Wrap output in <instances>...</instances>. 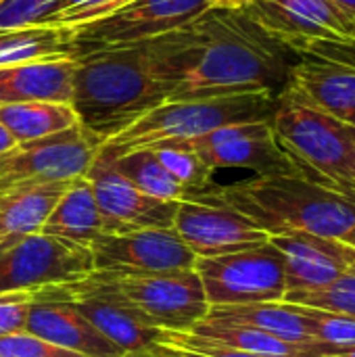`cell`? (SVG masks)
<instances>
[{
    "instance_id": "6",
    "label": "cell",
    "mask_w": 355,
    "mask_h": 357,
    "mask_svg": "<svg viewBox=\"0 0 355 357\" xmlns=\"http://www.w3.org/2000/svg\"><path fill=\"white\" fill-rule=\"evenodd\" d=\"M92 274L161 331L190 333L209 314V303L195 270L165 274L94 270Z\"/></svg>"
},
{
    "instance_id": "38",
    "label": "cell",
    "mask_w": 355,
    "mask_h": 357,
    "mask_svg": "<svg viewBox=\"0 0 355 357\" xmlns=\"http://www.w3.org/2000/svg\"><path fill=\"white\" fill-rule=\"evenodd\" d=\"M328 2H333L337 8H341L349 19L355 21V0H328Z\"/></svg>"
},
{
    "instance_id": "19",
    "label": "cell",
    "mask_w": 355,
    "mask_h": 357,
    "mask_svg": "<svg viewBox=\"0 0 355 357\" xmlns=\"http://www.w3.org/2000/svg\"><path fill=\"white\" fill-rule=\"evenodd\" d=\"M25 331L73 354L86 357H123L75 307L56 301H36L29 307Z\"/></svg>"
},
{
    "instance_id": "4",
    "label": "cell",
    "mask_w": 355,
    "mask_h": 357,
    "mask_svg": "<svg viewBox=\"0 0 355 357\" xmlns=\"http://www.w3.org/2000/svg\"><path fill=\"white\" fill-rule=\"evenodd\" d=\"M270 123L278 144L305 178L355 203V144L343 121L282 88Z\"/></svg>"
},
{
    "instance_id": "13",
    "label": "cell",
    "mask_w": 355,
    "mask_h": 357,
    "mask_svg": "<svg viewBox=\"0 0 355 357\" xmlns=\"http://www.w3.org/2000/svg\"><path fill=\"white\" fill-rule=\"evenodd\" d=\"M92 272L94 259L88 247L36 232L0 255V295L73 282Z\"/></svg>"
},
{
    "instance_id": "34",
    "label": "cell",
    "mask_w": 355,
    "mask_h": 357,
    "mask_svg": "<svg viewBox=\"0 0 355 357\" xmlns=\"http://www.w3.org/2000/svg\"><path fill=\"white\" fill-rule=\"evenodd\" d=\"M128 2L132 0H67V8L59 15L54 25L77 29L86 23L111 15L113 10L121 8Z\"/></svg>"
},
{
    "instance_id": "32",
    "label": "cell",
    "mask_w": 355,
    "mask_h": 357,
    "mask_svg": "<svg viewBox=\"0 0 355 357\" xmlns=\"http://www.w3.org/2000/svg\"><path fill=\"white\" fill-rule=\"evenodd\" d=\"M301 312L310 318L312 331L318 343L328 345H355V316L335 314L326 310L299 305Z\"/></svg>"
},
{
    "instance_id": "22",
    "label": "cell",
    "mask_w": 355,
    "mask_h": 357,
    "mask_svg": "<svg viewBox=\"0 0 355 357\" xmlns=\"http://www.w3.org/2000/svg\"><path fill=\"white\" fill-rule=\"evenodd\" d=\"M69 182L19 186L0 192V255L21 238L42 230Z\"/></svg>"
},
{
    "instance_id": "2",
    "label": "cell",
    "mask_w": 355,
    "mask_h": 357,
    "mask_svg": "<svg viewBox=\"0 0 355 357\" xmlns=\"http://www.w3.org/2000/svg\"><path fill=\"white\" fill-rule=\"evenodd\" d=\"M167 100L144 42L90 48L75 56L71 107L80 126L105 142Z\"/></svg>"
},
{
    "instance_id": "25",
    "label": "cell",
    "mask_w": 355,
    "mask_h": 357,
    "mask_svg": "<svg viewBox=\"0 0 355 357\" xmlns=\"http://www.w3.org/2000/svg\"><path fill=\"white\" fill-rule=\"evenodd\" d=\"M192 335L203 337L211 343L232 347L239 351L255 354L264 357H324V343L299 345L285 339H278L270 333H264L253 326L243 324H226L216 320H203L192 331Z\"/></svg>"
},
{
    "instance_id": "41",
    "label": "cell",
    "mask_w": 355,
    "mask_h": 357,
    "mask_svg": "<svg viewBox=\"0 0 355 357\" xmlns=\"http://www.w3.org/2000/svg\"><path fill=\"white\" fill-rule=\"evenodd\" d=\"M123 357H163L159 351H155V354H142V356H123Z\"/></svg>"
},
{
    "instance_id": "5",
    "label": "cell",
    "mask_w": 355,
    "mask_h": 357,
    "mask_svg": "<svg viewBox=\"0 0 355 357\" xmlns=\"http://www.w3.org/2000/svg\"><path fill=\"white\" fill-rule=\"evenodd\" d=\"M276 94H239L199 100H167L103 144L113 157L172 140H190L213 130L272 119Z\"/></svg>"
},
{
    "instance_id": "12",
    "label": "cell",
    "mask_w": 355,
    "mask_h": 357,
    "mask_svg": "<svg viewBox=\"0 0 355 357\" xmlns=\"http://www.w3.org/2000/svg\"><path fill=\"white\" fill-rule=\"evenodd\" d=\"M285 90L310 107L355 126V42H320L297 54Z\"/></svg>"
},
{
    "instance_id": "11",
    "label": "cell",
    "mask_w": 355,
    "mask_h": 357,
    "mask_svg": "<svg viewBox=\"0 0 355 357\" xmlns=\"http://www.w3.org/2000/svg\"><path fill=\"white\" fill-rule=\"evenodd\" d=\"M155 146L192 151L211 172L239 167L251 169L255 176H303L278 144L270 119L226 126L190 140H172Z\"/></svg>"
},
{
    "instance_id": "9",
    "label": "cell",
    "mask_w": 355,
    "mask_h": 357,
    "mask_svg": "<svg viewBox=\"0 0 355 357\" xmlns=\"http://www.w3.org/2000/svg\"><path fill=\"white\" fill-rule=\"evenodd\" d=\"M103 144L105 140L80 123L46 138L19 142L0 155V192L82 178Z\"/></svg>"
},
{
    "instance_id": "15",
    "label": "cell",
    "mask_w": 355,
    "mask_h": 357,
    "mask_svg": "<svg viewBox=\"0 0 355 357\" xmlns=\"http://www.w3.org/2000/svg\"><path fill=\"white\" fill-rule=\"evenodd\" d=\"M172 228L195 257L230 255L270 241L268 232L236 209L197 192H188L178 203Z\"/></svg>"
},
{
    "instance_id": "39",
    "label": "cell",
    "mask_w": 355,
    "mask_h": 357,
    "mask_svg": "<svg viewBox=\"0 0 355 357\" xmlns=\"http://www.w3.org/2000/svg\"><path fill=\"white\" fill-rule=\"evenodd\" d=\"M341 243L349 249V253H352V257H354V261H355V230L354 232H349L345 238H341Z\"/></svg>"
},
{
    "instance_id": "18",
    "label": "cell",
    "mask_w": 355,
    "mask_h": 357,
    "mask_svg": "<svg viewBox=\"0 0 355 357\" xmlns=\"http://www.w3.org/2000/svg\"><path fill=\"white\" fill-rule=\"evenodd\" d=\"M270 243L285 257L287 295L322 291L337 282L355 264L349 249L337 238L289 232L270 236Z\"/></svg>"
},
{
    "instance_id": "23",
    "label": "cell",
    "mask_w": 355,
    "mask_h": 357,
    "mask_svg": "<svg viewBox=\"0 0 355 357\" xmlns=\"http://www.w3.org/2000/svg\"><path fill=\"white\" fill-rule=\"evenodd\" d=\"M205 320L226 322V324H243L253 326L264 333H270L278 339L314 345L318 343L312 331L310 318L301 312L297 303L274 301V303H251V305H222L209 307Z\"/></svg>"
},
{
    "instance_id": "37",
    "label": "cell",
    "mask_w": 355,
    "mask_h": 357,
    "mask_svg": "<svg viewBox=\"0 0 355 357\" xmlns=\"http://www.w3.org/2000/svg\"><path fill=\"white\" fill-rule=\"evenodd\" d=\"M17 146V140L10 136V132L0 123V155H4V153H8L10 149H15Z\"/></svg>"
},
{
    "instance_id": "1",
    "label": "cell",
    "mask_w": 355,
    "mask_h": 357,
    "mask_svg": "<svg viewBox=\"0 0 355 357\" xmlns=\"http://www.w3.org/2000/svg\"><path fill=\"white\" fill-rule=\"evenodd\" d=\"M169 100L280 94L295 54L247 8H213L188 25L142 40Z\"/></svg>"
},
{
    "instance_id": "27",
    "label": "cell",
    "mask_w": 355,
    "mask_h": 357,
    "mask_svg": "<svg viewBox=\"0 0 355 357\" xmlns=\"http://www.w3.org/2000/svg\"><path fill=\"white\" fill-rule=\"evenodd\" d=\"M113 165L140 192H144L153 199L182 201L186 197V188L169 176V172L161 165V161L157 159L153 149H136V151L117 155V157H113Z\"/></svg>"
},
{
    "instance_id": "30",
    "label": "cell",
    "mask_w": 355,
    "mask_h": 357,
    "mask_svg": "<svg viewBox=\"0 0 355 357\" xmlns=\"http://www.w3.org/2000/svg\"><path fill=\"white\" fill-rule=\"evenodd\" d=\"M67 8V0H2L0 29L54 25Z\"/></svg>"
},
{
    "instance_id": "26",
    "label": "cell",
    "mask_w": 355,
    "mask_h": 357,
    "mask_svg": "<svg viewBox=\"0 0 355 357\" xmlns=\"http://www.w3.org/2000/svg\"><path fill=\"white\" fill-rule=\"evenodd\" d=\"M0 123L19 144L59 134L80 121L67 102H21L0 107Z\"/></svg>"
},
{
    "instance_id": "40",
    "label": "cell",
    "mask_w": 355,
    "mask_h": 357,
    "mask_svg": "<svg viewBox=\"0 0 355 357\" xmlns=\"http://www.w3.org/2000/svg\"><path fill=\"white\" fill-rule=\"evenodd\" d=\"M345 128H347V134H349V138L354 140L355 144V126H347V123H345Z\"/></svg>"
},
{
    "instance_id": "42",
    "label": "cell",
    "mask_w": 355,
    "mask_h": 357,
    "mask_svg": "<svg viewBox=\"0 0 355 357\" xmlns=\"http://www.w3.org/2000/svg\"><path fill=\"white\" fill-rule=\"evenodd\" d=\"M0 4H2V0H0Z\"/></svg>"
},
{
    "instance_id": "16",
    "label": "cell",
    "mask_w": 355,
    "mask_h": 357,
    "mask_svg": "<svg viewBox=\"0 0 355 357\" xmlns=\"http://www.w3.org/2000/svg\"><path fill=\"white\" fill-rule=\"evenodd\" d=\"M94 270L117 274H165L192 270L197 257L174 228H140L105 234L90 247Z\"/></svg>"
},
{
    "instance_id": "7",
    "label": "cell",
    "mask_w": 355,
    "mask_h": 357,
    "mask_svg": "<svg viewBox=\"0 0 355 357\" xmlns=\"http://www.w3.org/2000/svg\"><path fill=\"white\" fill-rule=\"evenodd\" d=\"M199 276L209 307L285 301V257L268 241L259 247L220 255L197 257Z\"/></svg>"
},
{
    "instance_id": "21",
    "label": "cell",
    "mask_w": 355,
    "mask_h": 357,
    "mask_svg": "<svg viewBox=\"0 0 355 357\" xmlns=\"http://www.w3.org/2000/svg\"><path fill=\"white\" fill-rule=\"evenodd\" d=\"M75 59L0 67V107L21 102L71 105Z\"/></svg>"
},
{
    "instance_id": "17",
    "label": "cell",
    "mask_w": 355,
    "mask_h": 357,
    "mask_svg": "<svg viewBox=\"0 0 355 357\" xmlns=\"http://www.w3.org/2000/svg\"><path fill=\"white\" fill-rule=\"evenodd\" d=\"M94 192L100 211L132 230L172 228L180 201H159L140 192L113 165V157L103 151L94 157L84 176Z\"/></svg>"
},
{
    "instance_id": "35",
    "label": "cell",
    "mask_w": 355,
    "mask_h": 357,
    "mask_svg": "<svg viewBox=\"0 0 355 357\" xmlns=\"http://www.w3.org/2000/svg\"><path fill=\"white\" fill-rule=\"evenodd\" d=\"M31 303H33L31 291H15V293L0 295V337L25 331Z\"/></svg>"
},
{
    "instance_id": "24",
    "label": "cell",
    "mask_w": 355,
    "mask_h": 357,
    "mask_svg": "<svg viewBox=\"0 0 355 357\" xmlns=\"http://www.w3.org/2000/svg\"><path fill=\"white\" fill-rule=\"evenodd\" d=\"M75 29L63 25H33L0 29V67L40 61L75 59Z\"/></svg>"
},
{
    "instance_id": "8",
    "label": "cell",
    "mask_w": 355,
    "mask_h": 357,
    "mask_svg": "<svg viewBox=\"0 0 355 357\" xmlns=\"http://www.w3.org/2000/svg\"><path fill=\"white\" fill-rule=\"evenodd\" d=\"M31 293L33 303H69L126 356H142L157 351L161 328L153 326L140 312L126 303L113 289H109L94 274L73 282L44 287Z\"/></svg>"
},
{
    "instance_id": "10",
    "label": "cell",
    "mask_w": 355,
    "mask_h": 357,
    "mask_svg": "<svg viewBox=\"0 0 355 357\" xmlns=\"http://www.w3.org/2000/svg\"><path fill=\"white\" fill-rule=\"evenodd\" d=\"M247 0H132L75 29L77 54L90 48L134 44L180 29L213 8H243Z\"/></svg>"
},
{
    "instance_id": "28",
    "label": "cell",
    "mask_w": 355,
    "mask_h": 357,
    "mask_svg": "<svg viewBox=\"0 0 355 357\" xmlns=\"http://www.w3.org/2000/svg\"><path fill=\"white\" fill-rule=\"evenodd\" d=\"M287 303H297L305 307L326 310L335 314L355 316V264L331 287L312 293H295L285 297Z\"/></svg>"
},
{
    "instance_id": "31",
    "label": "cell",
    "mask_w": 355,
    "mask_h": 357,
    "mask_svg": "<svg viewBox=\"0 0 355 357\" xmlns=\"http://www.w3.org/2000/svg\"><path fill=\"white\" fill-rule=\"evenodd\" d=\"M157 351L163 357H264L211 343L192 333L161 331Z\"/></svg>"
},
{
    "instance_id": "29",
    "label": "cell",
    "mask_w": 355,
    "mask_h": 357,
    "mask_svg": "<svg viewBox=\"0 0 355 357\" xmlns=\"http://www.w3.org/2000/svg\"><path fill=\"white\" fill-rule=\"evenodd\" d=\"M151 149L155 151L161 165L169 172V176L186 188V192L203 190L211 184L213 172L199 159L197 153L184 149H172V146H151Z\"/></svg>"
},
{
    "instance_id": "36",
    "label": "cell",
    "mask_w": 355,
    "mask_h": 357,
    "mask_svg": "<svg viewBox=\"0 0 355 357\" xmlns=\"http://www.w3.org/2000/svg\"><path fill=\"white\" fill-rule=\"evenodd\" d=\"M328 357H355V345H328L324 343V354Z\"/></svg>"
},
{
    "instance_id": "33",
    "label": "cell",
    "mask_w": 355,
    "mask_h": 357,
    "mask_svg": "<svg viewBox=\"0 0 355 357\" xmlns=\"http://www.w3.org/2000/svg\"><path fill=\"white\" fill-rule=\"evenodd\" d=\"M0 357H86L56 347L27 331L0 337Z\"/></svg>"
},
{
    "instance_id": "20",
    "label": "cell",
    "mask_w": 355,
    "mask_h": 357,
    "mask_svg": "<svg viewBox=\"0 0 355 357\" xmlns=\"http://www.w3.org/2000/svg\"><path fill=\"white\" fill-rule=\"evenodd\" d=\"M130 230L132 228L100 211L90 182L82 176L69 182L40 232L90 247L105 234H121Z\"/></svg>"
},
{
    "instance_id": "3",
    "label": "cell",
    "mask_w": 355,
    "mask_h": 357,
    "mask_svg": "<svg viewBox=\"0 0 355 357\" xmlns=\"http://www.w3.org/2000/svg\"><path fill=\"white\" fill-rule=\"evenodd\" d=\"M190 192L236 209L270 236L308 232L341 241L355 230L354 201L305 176H255L230 186L211 182Z\"/></svg>"
},
{
    "instance_id": "14",
    "label": "cell",
    "mask_w": 355,
    "mask_h": 357,
    "mask_svg": "<svg viewBox=\"0 0 355 357\" xmlns=\"http://www.w3.org/2000/svg\"><path fill=\"white\" fill-rule=\"evenodd\" d=\"M245 8L295 56L320 42H355V21L328 0H247Z\"/></svg>"
}]
</instances>
